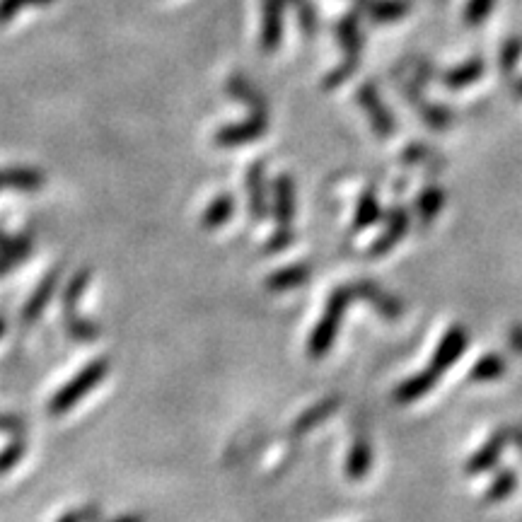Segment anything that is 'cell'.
<instances>
[{"mask_svg": "<svg viewBox=\"0 0 522 522\" xmlns=\"http://www.w3.org/2000/svg\"><path fill=\"white\" fill-rule=\"evenodd\" d=\"M107 373H109L107 358H97V361L85 365V368L80 370V373L75 375L71 382H66V385H63L61 390H58L54 397H51L49 414L61 416V414H66V411H71L73 406L80 402V399L87 397V394H90L97 385H100L104 377H107Z\"/></svg>", "mask_w": 522, "mask_h": 522, "instance_id": "1", "label": "cell"}, {"mask_svg": "<svg viewBox=\"0 0 522 522\" xmlns=\"http://www.w3.org/2000/svg\"><path fill=\"white\" fill-rule=\"evenodd\" d=\"M464 344H467V334H462L460 329H452V332L443 339V344H440V351H438V356H435V363H433L431 373H426V375H421V377H414V380H411V382H406V385L399 387L397 397L404 402V399H416V397H419V394L431 390L435 375H438L443 368L448 370V365L455 361L457 356H460V351H462Z\"/></svg>", "mask_w": 522, "mask_h": 522, "instance_id": "2", "label": "cell"}, {"mask_svg": "<svg viewBox=\"0 0 522 522\" xmlns=\"http://www.w3.org/2000/svg\"><path fill=\"white\" fill-rule=\"evenodd\" d=\"M288 0H264L261 3V51L271 54L281 46L283 39V13H286Z\"/></svg>", "mask_w": 522, "mask_h": 522, "instance_id": "3", "label": "cell"}, {"mask_svg": "<svg viewBox=\"0 0 522 522\" xmlns=\"http://www.w3.org/2000/svg\"><path fill=\"white\" fill-rule=\"evenodd\" d=\"M269 129V114H252L242 124H230L223 126L216 133V145L220 148H232V145H245L252 141H259Z\"/></svg>", "mask_w": 522, "mask_h": 522, "instance_id": "4", "label": "cell"}, {"mask_svg": "<svg viewBox=\"0 0 522 522\" xmlns=\"http://www.w3.org/2000/svg\"><path fill=\"white\" fill-rule=\"evenodd\" d=\"M356 13L377 25H390L411 13V0H356Z\"/></svg>", "mask_w": 522, "mask_h": 522, "instance_id": "5", "label": "cell"}, {"mask_svg": "<svg viewBox=\"0 0 522 522\" xmlns=\"http://www.w3.org/2000/svg\"><path fill=\"white\" fill-rule=\"evenodd\" d=\"M341 307H344V293L334 295L332 303L327 307V315L322 317V322H319V327L315 329V334H312L310 339V356H324L327 353L329 344L334 341V334H336V324H339V315H341Z\"/></svg>", "mask_w": 522, "mask_h": 522, "instance_id": "6", "label": "cell"}, {"mask_svg": "<svg viewBox=\"0 0 522 522\" xmlns=\"http://www.w3.org/2000/svg\"><path fill=\"white\" fill-rule=\"evenodd\" d=\"M336 42L344 49L346 56H361L363 32H361V13H348L336 22Z\"/></svg>", "mask_w": 522, "mask_h": 522, "instance_id": "7", "label": "cell"}, {"mask_svg": "<svg viewBox=\"0 0 522 522\" xmlns=\"http://www.w3.org/2000/svg\"><path fill=\"white\" fill-rule=\"evenodd\" d=\"M58 278H61V269H51V274L46 276L42 283H39L37 290H34V293H32V298L27 300L25 310H22V322L32 324L34 319L42 317L46 303H49L51 295H54Z\"/></svg>", "mask_w": 522, "mask_h": 522, "instance_id": "8", "label": "cell"}, {"mask_svg": "<svg viewBox=\"0 0 522 522\" xmlns=\"http://www.w3.org/2000/svg\"><path fill=\"white\" fill-rule=\"evenodd\" d=\"M228 92L235 100L245 102L252 114H269V104H266L264 95L254 87L245 75H230L228 80Z\"/></svg>", "mask_w": 522, "mask_h": 522, "instance_id": "9", "label": "cell"}, {"mask_svg": "<svg viewBox=\"0 0 522 522\" xmlns=\"http://www.w3.org/2000/svg\"><path fill=\"white\" fill-rule=\"evenodd\" d=\"M358 100L365 109H368V114H373V126L377 133H382V136H390L394 131V121L390 112H385V107H382L380 97H377V90L375 85H363L361 92H358Z\"/></svg>", "mask_w": 522, "mask_h": 522, "instance_id": "10", "label": "cell"}, {"mask_svg": "<svg viewBox=\"0 0 522 522\" xmlns=\"http://www.w3.org/2000/svg\"><path fill=\"white\" fill-rule=\"evenodd\" d=\"M44 174L29 167H10V170H0V189H25L37 191L44 187Z\"/></svg>", "mask_w": 522, "mask_h": 522, "instance_id": "11", "label": "cell"}, {"mask_svg": "<svg viewBox=\"0 0 522 522\" xmlns=\"http://www.w3.org/2000/svg\"><path fill=\"white\" fill-rule=\"evenodd\" d=\"M484 73H486V63L481 61V58H472V61H464L460 66L450 68V71L440 80H443V85L452 87V90H460V87L477 83Z\"/></svg>", "mask_w": 522, "mask_h": 522, "instance_id": "12", "label": "cell"}, {"mask_svg": "<svg viewBox=\"0 0 522 522\" xmlns=\"http://www.w3.org/2000/svg\"><path fill=\"white\" fill-rule=\"evenodd\" d=\"M247 189H249V211H252L254 220H261L266 216V201H264V167L261 162L249 167L247 172Z\"/></svg>", "mask_w": 522, "mask_h": 522, "instance_id": "13", "label": "cell"}, {"mask_svg": "<svg viewBox=\"0 0 522 522\" xmlns=\"http://www.w3.org/2000/svg\"><path fill=\"white\" fill-rule=\"evenodd\" d=\"M87 281H90V271L83 269L71 278V283H68L66 290H63V300H61V303H63V322H71V319L78 317V310H75V305H78L80 298H83Z\"/></svg>", "mask_w": 522, "mask_h": 522, "instance_id": "14", "label": "cell"}, {"mask_svg": "<svg viewBox=\"0 0 522 522\" xmlns=\"http://www.w3.org/2000/svg\"><path fill=\"white\" fill-rule=\"evenodd\" d=\"M276 216L281 230H288V223L293 220V182L288 177H278L276 182Z\"/></svg>", "mask_w": 522, "mask_h": 522, "instance_id": "15", "label": "cell"}, {"mask_svg": "<svg viewBox=\"0 0 522 522\" xmlns=\"http://www.w3.org/2000/svg\"><path fill=\"white\" fill-rule=\"evenodd\" d=\"M232 211H235V199H232L230 194H223L218 196L216 201L208 203L206 213H203V228H218V225H223L225 220L232 216Z\"/></svg>", "mask_w": 522, "mask_h": 522, "instance_id": "16", "label": "cell"}, {"mask_svg": "<svg viewBox=\"0 0 522 522\" xmlns=\"http://www.w3.org/2000/svg\"><path fill=\"white\" fill-rule=\"evenodd\" d=\"M288 5H293L295 8L300 32H303L307 39L315 37L317 29H319V15H317L315 3H312V0H288Z\"/></svg>", "mask_w": 522, "mask_h": 522, "instance_id": "17", "label": "cell"}, {"mask_svg": "<svg viewBox=\"0 0 522 522\" xmlns=\"http://www.w3.org/2000/svg\"><path fill=\"white\" fill-rule=\"evenodd\" d=\"M56 0H0V25H8L27 8H46Z\"/></svg>", "mask_w": 522, "mask_h": 522, "instance_id": "18", "label": "cell"}, {"mask_svg": "<svg viewBox=\"0 0 522 522\" xmlns=\"http://www.w3.org/2000/svg\"><path fill=\"white\" fill-rule=\"evenodd\" d=\"M29 247H32V242L27 237H8L0 232V257L8 259L10 264H17V261L25 259L29 254Z\"/></svg>", "mask_w": 522, "mask_h": 522, "instance_id": "19", "label": "cell"}, {"mask_svg": "<svg viewBox=\"0 0 522 522\" xmlns=\"http://www.w3.org/2000/svg\"><path fill=\"white\" fill-rule=\"evenodd\" d=\"M493 8H496V0H467L462 17L469 27H479L493 13Z\"/></svg>", "mask_w": 522, "mask_h": 522, "instance_id": "20", "label": "cell"}, {"mask_svg": "<svg viewBox=\"0 0 522 522\" xmlns=\"http://www.w3.org/2000/svg\"><path fill=\"white\" fill-rule=\"evenodd\" d=\"M307 278V269L305 266H293V269H283L278 271L266 281V286L274 288V290H286V288H293V286H300Z\"/></svg>", "mask_w": 522, "mask_h": 522, "instance_id": "21", "label": "cell"}, {"mask_svg": "<svg viewBox=\"0 0 522 522\" xmlns=\"http://www.w3.org/2000/svg\"><path fill=\"white\" fill-rule=\"evenodd\" d=\"M522 58V39L520 37H510L506 44L501 46V58H498V66H501V71L510 75L515 71V66L520 63Z\"/></svg>", "mask_w": 522, "mask_h": 522, "instance_id": "22", "label": "cell"}, {"mask_svg": "<svg viewBox=\"0 0 522 522\" xmlns=\"http://www.w3.org/2000/svg\"><path fill=\"white\" fill-rule=\"evenodd\" d=\"M25 452H27L25 438H22V435H17L13 443H10L8 448L0 452V474L10 472V469H13L15 464H20L22 457H25Z\"/></svg>", "mask_w": 522, "mask_h": 522, "instance_id": "23", "label": "cell"}, {"mask_svg": "<svg viewBox=\"0 0 522 522\" xmlns=\"http://www.w3.org/2000/svg\"><path fill=\"white\" fill-rule=\"evenodd\" d=\"M358 61H361V56H344V63H341L339 68H334V71L327 75V80H324V87H336V85L344 83L348 75H353V71L358 68Z\"/></svg>", "mask_w": 522, "mask_h": 522, "instance_id": "24", "label": "cell"}, {"mask_svg": "<svg viewBox=\"0 0 522 522\" xmlns=\"http://www.w3.org/2000/svg\"><path fill=\"white\" fill-rule=\"evenodd\" d=\"M334 411V402H324L319 404L317 409L307 411V414H303L298 419V423H295V433H305L307 428H312L319 419H324V416H329Z\"/></svg>", "mask_w": 522, "mask_h": 522, "instance_id": "25", "label": "cell"}, {"mask_svg": "<svg viewBox=\"0 0 522 522\" xmlns=\"http://www.w3.org/2000/svg\"><path fill=\"white\" fill-rule=\"evenodd\" d=\"M100 515H102L100 506H85V508L71 510V513L63 515L58 522H97L100 520Z\"/></svg>", "mask_w": 522, "mask_h": 522, "instance_id": "26", "label": "cell"}, {"mask_svg": "<svg viewBox=\"0 0 522 522\" xmlns=\"http://www.w3.org/2000/svg\"><path fill=\"white\" fill-rule=\"evenodd\" d=\"M0 433H15L22 435V419L10 414H0Z\"/></svg>", "mask_w": 522, "mask_h": 522, "instance_id": "27", "label": "cell"}, {"mask_svg": "<svg viewBox=\"0 0 522 522\" xmlns=\"http://www.w3.org/2000/svg\"><path fill=\"white\" fill-rule=\"evenodd\" d=\"M112 522H143V518H141V515H124V518L112 520Z\"/></svg>", "mask_w": 522, "mask_h": 522, "instance_id": "28", "label": "cell"}, {"mask_svg": "<svg viewBox=\"0 0 522 522\" xmlns=\"http://www.w3.org/2000/svg\"><path fill=\"white\" fill-rule=\"evenodd\" d=\"M10 266H13V264H10V261H8V259H3V257H0V276H3V274H5V271H8V269H10Z\"/></svg>", "mask_w": 522, "mask_h": 522, "instance_id": "29", "label": "cell"}, {"mask_svg": "<svg viewBox=\"0 0 522 522\" xmlns=\"http://www.w3.org/2000/svg\"><path fill=\"white\" fill-rule=\"evenodd\" d=\"M513 92H515V95H518V97H522V78L518 80V83H515V87H513Z\"/></svg>", "mask_w": 522, "mask_h": 522, "instance_id": "30", "label": "cell"}, {"mask_svg": "<svg viewBox=\"0 0 522 522\" xmlns=\"http://www.w3.org/2000/svg\"><path fill=\"white\" fill-rule=\"evenodd\" d=\"M3 334H5V319L0 317V336H3Z\"/></svg>", "mask_w": 522, "mask_h": 522, "instance_id": "31", "label": "cell"}]
</instances>
